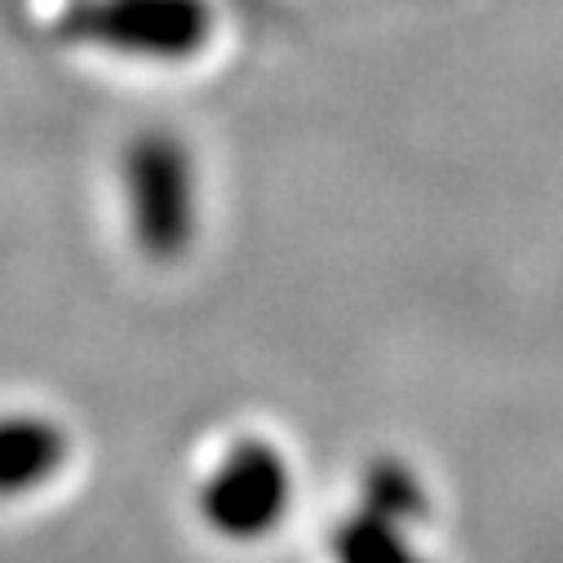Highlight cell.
<instances>
[{
	"mask_svg": "<svg viewBox=\"0 0 563 563\" xmlns=\"http://www.w3.org/2000/svg\"><path fill=\"white\" fill-rule=\"evenodd\" d=\"M67 462V435L41 412H0V501L45 488Z\"/></svg>",
	"mask_w": 563,
	"mask_h": 563,
	"instance_id": "3957f363",
	"label": "cell"
},
{
	"mask_svg": "<svg viewBox=\"0 0 563 563\" xmlns=\"http://www.w3.org/2000/svg\"><path fill=\"white\" fill-rule=\"evenodd\" d=\"M67 32L137 54H178L196 41L200 14L191 0H85L67 14Z\"/></svg>",
	"mask_w": 563,
	"mask_h": 563,
	"instance_id": "6da1fadb",
	"label": "cell"
},
{
	"mask_svg": "<svg viewBox=\"0 0 563 563\" xmlns=\"http://www.w3.org/2000/svg\"><path fill=\"white\" fill-rule=\"evenodd\" d=\"M133 222L152 253H174L187 235V174L165 137H143L129 152Z\"/></svg>",
	"mask_w": 563,
	"mask_h": 563,
	"instance_id": "7a4b0ae2",
	"label": "cell"
}]
</instances>
